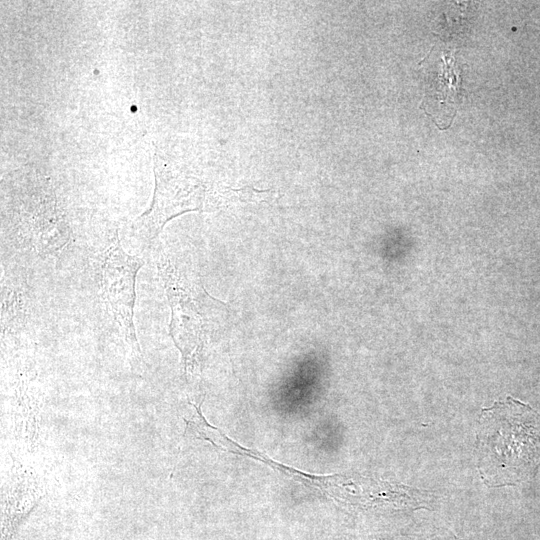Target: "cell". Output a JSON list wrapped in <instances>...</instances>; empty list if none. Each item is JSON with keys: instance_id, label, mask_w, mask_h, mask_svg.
Masks as SVG:
<instances>
[{"instance_id": "6da1fadb", "label": "cell", "mask_w": 540, "mask_h": 540, "mask_svg": "<svg viewBox=\"0 0 540 540\" xmlns=\"http://www.w3.org/2000/svg\"><path fill=\"white\" fill-rule=\"evenodd\" d=\"M475 453L480 478L488 487L534 477L540 467V415L510 396L482 409Z\"/></svg>"}, {"instance_id": "7a4b0ae2", "label": "cell", "mask_w": 540, "mask_h": 540, "mask_svg": "<svg viewBox=\"0 0 540 540\" xmlns=\"http://www.w3.org/2000/svg\"><path fill=\"white\" fill-rule=\"evenodd\" d=\"M143 259L126 253L114 238L101 263L102 294L110 307L121 335L130 349L133 362H143L134 326L135 281Z\"/></svg>"}, {"instance_id": "3957f363", "label": "cell", "mask_w": 540, "mask_h": 540, "mask_svg": "<svg viewBox=\"0 0 540 540\" xmlns=\"http://www.w3.org/2000/svg\"><path fill=\"white\" fill-rule=\"evenodd\" d=\"M171 308L170 333L179 349L187 376L196 372L203 347L202 316L194 290L184 273L167 257L157 262Z\"/></svg>"}, {"instance_id": "277c9868", "label": "cell", "mask_w": 540, "mask_h": 540, "mask_svg": "<svg viewBox=\"0 0 540 540\" xmlns=\"http://www.w3.org/2000/svg\"><path fill=\"white\" fill-rule=\"evenodd\" d=\"M154 170L155 191L152 203L133 224L135 234L146 242L157 237L171 218L198 209L203 193L197 183L173 174L156 161Z\"/></svg>"}, {"instance_id": "5b68a950", "label": "cell", "mask_w": 540, "mask_h": 540, "mask_svg": "<svg viewBox=\"0 0 540 540\" xmlns=\"http://www.w3.org/2000/svg\"><path fill=\"white\" fill-rule=\"evenodd\" d=\"M215 448L238 454L259 461L280 474L292 478V480L303 484L326 497L348 506H355L359 493L360 475L357 474H332L314 475L295 468L289 467L281 462L275 461L266 454L256 450L243 447L233 441L223 432L220 434Z\"/></svg>"}, {"instance_id": "8992f818", "label": "cell", "mask_w": 540, "mask_h": 540, "mask_svg": "<svg viewBox=\"0 0 540 540\" xmlns=\"http://www.w3.org/2000/svg\"><path fill=\"white\" fill-rule=\"evenodd\" d=\"M28 213V225L39 252L54 254L68 242L69 227L58 210L52 194L33 200Z\"/></svg>"}, {"instance_id": "52a82bcc", "label": "cell", "mask_w": 540, "mask_h": 540, "mask_svg": "<svg viewBox=\"0 0 540 540\" xmlns=\"http://www.w3.org/2000/svg\"><path fill=\"white\" fill-rule=\"evenodd\" d=\"M26 474L11 481L2 513V540H12L20 525L30 515L39 500L37 483Z\"/></svg>"}]
</instances>
